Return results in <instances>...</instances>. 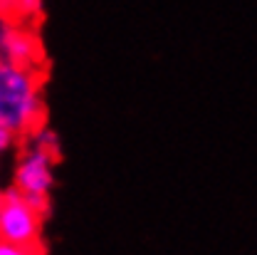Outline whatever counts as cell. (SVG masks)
<instances>
[{"mask_svg":"<svg viewBox=\"0 0 257 255\" xmlns=\"http://www.w3.org/2000/svg\"><path fill=\"white\" fill-rule=\"evenodd\" d=\"M45 124L42 72L37 67L0 62V127L25 139Z\"/></svg>","mask_w":257,"mask_h":255,"instance_id":"1","label":"cell"},{"mask_svg":"<svg viewBox=\"0 0 257 255\" xmlns=\"http://www.w3.org/2000/svg\"><path fill=\"white\" fill-rule=\"evenodd\" d=\"M57 163H60V154L25 144L15 163V174H13V189L23 193L45 216L50 213L52 191L57 186Z\"/></svg>","mask_w":257,"mask_h":255,"instance_id":"2","label":"cell"},{"mask_svg":"<svg viewBox=\"0 0 257 255\" xmlns=\"http://www.w3.org/2000/svg\"><path fill=\"white\" fill-rule=\"evenodd\" d=\"M42 225H45V213H40L15 189L5 191V206L0 216V240L15 245H42Z\"/></svg>","mask_w":257,"mask_h":255,"instance_id":"3","label":"cell"},{"mask_svg":"<svg viewBox=\"0 0 257 255\" xmlns=\"http://www.w3.org/2000/svg\"><path fill=\"white\" fill-rule=\"evenodd\" d=\"M0 62L37 69L42 64V45L37 35L5 15H0Z\"/></svg>","mask_w":257,"mask_h":255,"instance_id":"4","label":"cell"},{"mask_svg":"<svg viewBox=\"0 0 257 255\" xmlns=\"http://www.w3.org/2000/svg\"><path fill=\"white\" fill-rule=\"evenodd\" d=\"M25 144H32L37 149H45V151H52V154H60V136L52 127H47V122L42 127H37L32 134L25 136Z\"/></svg>","mask_w":257,"mask_h":255,"instance_id":"5","label":"cell"},{"mask_svg":"<svg viewBox=\"0 0 257 255\" xmlns=\"http://www.w3.org/2000/svg\"><path fill=\"white\" fill-rule=\"evenodd\" d=\"M42 8H45V0H15L8 13L18 20H25V23H32L42 15Z\"/></svg>","mask_w":257,"mask_h":255,"instance_id":"6","label":"cell"},{"mask_svg":"<svg viewBox=\"0 0 257 255\" xmlns=\"http://www.w3.org/2000/svg\"><path fill=\"white\" fill-rule=\"evenodd\" d=\"M0 255H45L42 245H15L8 240H0Z\"/></svg>","mask_w":257,"mask_h":255,"instance_id":"7","label":"cell"},{"mask_svg":"<svg viewBox=\"0 0 257 255\" xmlns=\"http://www.w3.org/2000/svg\"><path fill=\"white\" fill-rule=\"evenodd\" d=\"M18 136L13 134V131H8V129L0 127V156H5V154H10L15 146H18Z\"/></svg>","mask_w":257,"mask_h":255,"instance_id":"8","label":"cell"},{"mask_svg":"<svg viewBox=\"0 0 257 255\" xmlns=\"http://www.w3.org/2000/svg\"><path fill=\"white\" fill-rule=\"evenodd\" d=\"M3 206H5V189H0V216H3Z\"/></svg>","mask_w":257,"mask_h":255,"instance_id":"9","label":"cell"},{"mask_svg":"<svg viewBox=\"0 0 257 255\" xmlns=\"http://www.w3.org/2000/svg\"><path fill=\"white\" fill-rule=\"evenodd\" d=\"M13 3H15V0H0V8H5V10H8Z\"/></svg>","mask_w":257,"mask_h":255,"instance_id":"10","label":"cell"}]
</instances>
